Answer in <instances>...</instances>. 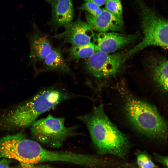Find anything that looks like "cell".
<instances>
[{"instance_id": "1", "label": "cell", "mask_w": 168, "mask_h": 168, "mask_svg": "<svg viewBox=\"0 0 168 168\" xmlns=\"http://www.w3.org/2000/svg\"><path fill=\"white\" fill-rule=\"evenodd\" d=\"M77 118L86 125L99 153L126 158L131 147L128 138L110 121L103 104L94 107L90 112Z\"/></svg>"}, {"instance_id": "2", "label": "cell", "mask_w": 168, "mask_h": 168, "mask_svg": "<svg viewBox=\"0 0 168 168\" xmlns=\"http://www.w3.org/2000/svg\"><path fill=\"white\" fill-rule=\"evenodd\" d=\"M74 96L58 85L46 87L4 115L0 119V125L8 128L31 126L40 115Z\"/></svg>"}, {"instance_id": "3", "label": "cell", "mask_w": 168, "mask_h": 168, "mask_svg": "<svg viewBox=\"0 0 168 168\" xmlns=\"http://www.w3.org/2000/svg\"><path fill=\"white\" fill-rule=\"evenodd\" d=\"M119 87L124 100L125 114L133 126L148 137L160 141L166 140L167 123L156 108L134 96L125 86Z\"/></svg>"}, {"instance_id": "4", "label": "cell", "mask_w": 168, "mask_h": 168, "mask_svg": "<svg viewBox=\"0 0 168 168\" xmlns=\"http://www.w3.org/2000/svg\"><path fill=\"white\" fill-rule=\"evenodd\" d=\"M46 150L21 133L0 138V159L15 160L26 165L38 164L45 162Z\"/></svg>"}, {"instance_id": "5", "label": "cell", "mask_w": 168, "mask_h": 168, "mask_svg": "<svg viewBox=\"0 0 168 168\" xmlns=\"http://www.w3.org/2000/svg\"><path fill=\"white\" fill-rule=\"evenodd\" d=\"M31 126L32 138L53 148L61 147L67 139L77 134L76 126H66L64 118L51 114L36 120Z\"/></svg>"}, {"instance_id": "6", "label": "cell", "mask_w": 168, "mask_h": 168, "mask_svg": "<svg viewBox=\"0 0 168 168\" xmlns=\"http://www.w3.org/2000/svg\"><path fill=\"white\" fill-rule=\"evenodd\" d=\"M142 5L144 37L138 44L125 52L127 59L149 46H157L166 49L168 48V21Z\"/></svg>"}, {"instance_id": "7", "label": "cell", "mask_w": 168, "mask_h": 168, "mask_svg": "<svg viewBox=\"0 0 168 168\" xmlns=\"http://www.w3.org/2000/svg\"><path fill=\"white\" fill-rule=\"evenodd\" d=\"M126 60L125 52L110 54L96 51L86 60L84 68L94 77L107 78L117 74Z\"/></svg>"}, {"instance_id": "8", "label": "cell", "mask_w": 168, "mask_h": 168, "mask_svg": "<svg viewBox=\"0 0 168 168\" xmlns=\"http://www.w3.org/2000/svg\"><path fill=\"white\" fill-rule=\"evenodd\" d=\"M62 32L52 37L58 40H62L65 44L69 43L72 46L86 44L91 42L94 33L93 27L88 23L82 21L79 18L71 21L65 26Z\"/></svg>"}, {"instance_id": "9", "label": "cell", "mask_w": 168, "mask_h": 168, "mask_svg": "<svg viewBox=\"0 0 168 168\" xmlns=\"http://www.w3.org/2000/svg\"><path fill=\"white\" fill-rule=\"evenodd\" d=\"M137 35L116 32H100L94 34L93 40L96 51L110 54L126 47L137 39Z\"/></svg>"}, {"instance_id": "10", "label": "cell", "mask_w": 168, "mask_h": 168, "mask_svg": "<svg viewBox=\"0 0 168 168\" xmlns=\"http://www.w3.org/2000/svg\"><path fill=\"white\" fill-rule=\"evenodd\" d=\"M32 31L27 35L30 45L29 64L35 67L53 48L48 37L39 29L34 22L32 23Z\"/></svg>"}, {"instance_id": "11", "label": "cell", "mask_w": 168, "mask_h": 168, "mask_svg": "<svg viewBox=\"0 0 168 168\" xmlns=\"http://www.w3.org/2000/svg\"><path fill=\"white\" fill-rule=\"evenodd\" d=\"M85 16L87 23L94 30L100 32L120 31L123 28V20L116 17L105 8L102 9L101 12L98 16L86 13Z\"/></svg>"}, {"instance_id": "12", "label": "cell", "mask_w": 168, "mask_h": 168, "mask_svg": "<svg viewBox=\"0 0 168 168\" xmlns=\"http://www.w3.org/2000/svg\"><path fill=\"white\" fill-rule=\"evenodd\" d=\"M42 62L40 67L34 69L36 75L45 72H56L73 75L72 70L58 48H53Z\"/></svg>"}, {"instance_id": "13", "label": "cell", "mask_w": 168, "mask_h": 168, "mask_svg": "<svg viewBox=\"0 0 168 168\" xmlns=\"http://www.w3.org/2000/svg\"><path fill=\"white\" fill-rule=\"evenodd\" d=\"M52 8V19L58 26H65L72 21L74 16L72 0H45Z\"/></svg>"}, {"instance_id": "14", "label": "cell", "mask_w": 168, "mask_h": 168, "mask_svg": "<svg viewBox=\"0 0 168 168\" xmlns=\"http://www.w3.org/2000/svg\"><path fill=\"white\" fill-rule=\"evenodd\" d=\"M168 66L167 59L158 56L152 57L148 63L152 79L159 88L165 92L168 90Z\"/></svg>"}, {"instance_id": "15", "label": "cell", "mask_w": 168, "mask_h": 168, "mask_svg": "<svg viewBox=\"0 0 168 168\" xmlns=\"http://www.w3.org/2000/svg\"><path fill=\"white\" fill-rule=\"evenodd\" d=\"M68 61L78 60L87 59L96 51L93 43L91 42L86 44L72 46L68 50Z\"/></svg>"}, {"instance_id": "16", "label": "cell", "mask_w": 168, "mask_h": 168, "mask_svg": "<svg viewBox=\"0 0 168 168\" xmlns=\"http://www.w3.org/2000/svg\"><path fill=\"white\" fill-rule=\"evenodd\" d=\"M105 9L116 17L122 19V7L120 0H106Z\"/></svg>"}, {"instance_id": "17", "label": "cell", "mask_w": 168, "mask_h": 168, "mask_svg": "<svg viewBox=\"0 0 168 168\" xmlns=\"http://www.w3.org/2000/svg\"><path fill=\"white\" fill-rule=\"evenodd\" d=\"M137 162L139 168H156V166L150 157L144 153L138 155Z\"/></svg>"}, {"instance_id": "18", "label": "cell", "mask_w": 168, "mask_h": 168, "mask_svg": "<svg viewBox=\"0 0 168 168\" xmlns=\"http://www.w3.org/2000/svg\"><path fill=\"white\" fill-rule=\"evenodd\" d=\"M80 8L86 11L89 13L94 16H98L102 12V9L100 7L91 2H86L82 5Z\"/></svg>"}, {"instance_id": "19", "label": "cell", "mask_w": 168, "mask_h": 168, "mask_svg": "<svg viewBox=\"0 0 168 168\" xmlns=\"http://www.w3.org/2000/svg\"><path fill=\"white\" fill-rule=\"evenodd\" d=\"M15 168H58L52 166L48 165L41 164L28 165L20 163V164Z\"/></svg>"}, {"instance_id": "20", "label": "cell", "mask_w": 168, "mask_h": 168, "mask_svg": "<svg viewBox=\"0 0 168 168\" xmlns=\"http://www.w3.org/2000/svg\"><path fill=\"white\" fill-rule=\"evenodd\" d=\"M12 160L2 158L0 160V168H15L11 166Z\"/></svg>"}, {"instance_id": "21", "label": "cell", "mask_w": 168, "mask_h": 168, "mask_svg": "<svg viewBox=\"0 0 168 168\" xmlns=\"http://www.w3.org/2000/svg\"><path fill=\"white\" fill-rule=\"evenodd\" d=\"M156 159L163 164L166 167L168 168V157L157 154L155 156Z\"/></svg>"}, {"instance_id": "22", "label": "cell", "mask_w": 168, "mask_h": 168, "mask_svg": "<svg viewBox=\"0 0 168 168\" xmlns=\"http://www.w3.org/2000/svg\"><path fill=\"white\" fill-rule=\"evenodd\" d=\"M86 2H93L99 7H100L104 4L106 0H83Z\"/></svg>"}, {"instance_id": "23", "label": "cell", "mask_w": 168, "mask_h": 168, "mask_svg": "<svg viewBox=\"0 0 168 168\" xmlns=\"http://www.w3.org/2000/svg\"></svg>"}]
</instances>
